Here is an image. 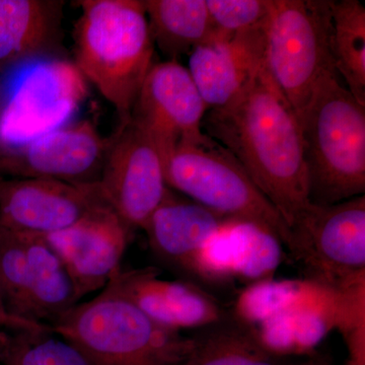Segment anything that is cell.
<instances>
[{"mask_svg": "<svg viewBox=\"0 0 365 365\" xmlns=\"http://www.w3.org/2000/svg\"><path fill=\"white\" fill-rule=\"evenodd\" d=\"M18 235L28 261L34 319L51 327L78 304L73 282L44 235Z\"/></svg>", "mask_w": 365, "mask_h": 365, "instance_id": "19", "label": "cell"}, {"mask_svg": "<svg viewBox=\"0 0 365 365\" xmlns=\"http://www.w3.org/2000/svg\"><path fill=\"white\" fill-rule=\"evenodd\" d=\"M98 184L106 202L132 232L143 230L170 190L162 150L132 120L110 137Z\"/></svg>", "mask_w": 365, "mask_h": 365, "instance_id": "9", "label": "cell"}, {"mask_svg": "<svg viewBox=\"0 0 365 365\" xmlns=\"http://www.w3.org/2000/svg\"><path fill=\"white\" fill-rule=\"evenodd\" d=\"M309 202L329 206L365 195V106L327 71L297 114Z\"/></svg>", "mask_w": 365, "mask_h": 365, "instance_id": "3", "label": "cell"}, {"mask_svg": "<svg viewBox=\"0 0 365 365\" xmlns=\"http://www.w3.org/2000/svg\"><path fill=\"white\" fill-rule=\"evenodd\" d=\"M155 46L169 60L189 55L217 33L205 0L143 1Z\"/></svg>", "mask_w": 365, "mask_h": 365, "instance_id": "20", "label": "cell"}, {"mask_svg": "<svg viewBox=\"0 0 365 365\" xmlns=\"http://www.w3.org/2000/svg\"><path fill=\"white\" fill-rule=\"evenodd\" d=\"M202 130L237 158L288 227L311 205L299 119L265 64L232 102L208 110Z\"/></svg>", "mask_w": 365, "mask_h": 365, "instance_id": "1", "label": "cell"}, {"mask_svg": "<svg viewBox=\"0 0 365 365\" xmlns=\"http://www.w3.org/2000/svg\"><path fill=\"white\" fill-rule=\"evenodd\" d=\"M266 24L232 35L216 33L190 53L187 68L208 110L232 102L265 64Z\"/></svg>", "mask_w": 365, "mask_h": 365, "instance_id": "15", "label": "cell"}, {"mask_svg": "<svg viewBox=\"0 0 365 365\" xmlns=\"http://www.w3.org/2000/svg\"><path fill=\"white\" fill-rule=\"evenodd\" d=\"M289 228L287 251L304 280L340 295L365 288V195L311 204Z\"/></svg>", "mask_w": 365, "mask_h": 365, "instance_id": "7", "label": "cell"}, {"mask_svg": "<svg viewBox=\"0 0 365 365\" xmlns=\"http://www.w3.org/2000/svg\"><path fill=\"white\" fill-rule=\"evenodd\" d=\"M207 111L188 68L176 60H167L151 66L129 120L155 139L165 160L180 143L203 135Z\"/></svg>", "mask_w": 365, "mask_h": 365, "instance_id": "11", "label": "cell"}, {"mask_svg": "<svg viewBox=\"0 0 365 365\" xmlns=\"http://www.w3.org/2000/svg\"><path fill=\"white\" fill-rule=\"evenodd\" d=\"M0 307L4 309V304H2L1 294H0Z\"/></svg>", "mask_w": 365, "mask_h": 365, "instance_id": "30", "label": "cell"}, {"mask_svg": "<svg viewBox=\"0 0 365 365\" xmlns=\"http://www.w3.org/2000/svg\"><path fill=\"white\" fill-rule=\"evenodd\" d=\"M4 73H6V72H4V71H2V69H0V76H2V74Z\"/></svg>", "mask_w": 365, "mask_h": 365, "instance_id": "31", "label": "cell"}, {"mask_svg": "<svg viewBox=\"0 0 365 365\" xmlns=\"http://www.w3.org/2000/svg\"><path fill=\"white\" fill-rule=\"evenodd\" d=\"M1 79L0 150L18 148L71 123L88 93L74 62L34 59Z\"/></svg>", "mask_w": 365, "mask_h": 365, "instance_id": "6", "label": "cell"}, {"mask_svg": "<svg viewBox=\"0 0 365 365\" xmlns=\"http://www.w3.org/2000/svg\"><path fill=\"white\" fill-rule=\"evenodd\" d=\"M330 51L346 88L365 106V9L359 0L333 1Z\"/></svg>", "mask_w": 365, "mask_h": 365, "instance_id": "22", "label": "cell"}, {"mask_svg": "<svg viewBox=\"0 0 365 365\" xmlns=\"http://www.w3.org/2000/svg\"><path fill=\"white\" fill-rule=\"evenodd\" d=\"M0 330L11 331H51L50 326L34 323L26 319L16 318L0 307Z\"/></svg>", "mask_w": 365, "mask_h": 365, "instance_id": "27", "label": "cell"}, {"mask_svg": "<svg viewBox=\"0 0 365 365\" xmlns=\"http://www.w3.org/2000/svg\"><path fill=\"white\" fill-rule=\"evenodd\" d=\"M217 33L232 35L265 25L270 0H205Z\"/></svg>", "mask_w": 365, "mask_h": 365, "instance_id": "26", "label": "cell"}, {"mask_svg": "<svg viewBox=\"0 0 365 365\" xmlns=\"http://www.w3.org/2000/svg\"><path fill=\"white\" fill-rule=\"evenodd\" d=\"M132 234L116 212L104 205L71 227L44 237L66 266L79 302L104 289L121 268Z\"/></svg>", "mask_w": 365, "mask_h": 365, "instance_id": "13", "label": "cell"}, {"mask_svg": "<svg viewBox=\"0 0 365 365\" xmlns=\"http://www.w3.org/2000/svg\"><path fill=\"white\" fill-rule=\"evenodd\" d=\"M227 220L190 199L179 198L170 190L143 230L155 256L194 282L199 255Z\"/></svg>", "mask_w": 365, "mask_h": 365, "instance_id": "16", "label": "cell"}, {"mask_svg": "<svg viewBox=\"0 0 365 365\" xmlns=\"http://www.w3.org/2000/svg\"><path fill=\"white\" fill-rule=\"evenodd\" d=\"M304 281L299 294L279 313L250 328L276 354L287 356L311 351L339 325L342 297Z\"/></svg>", "mask_w": 365, "mask_h": 365, "instance_id": "17", "label": "cell"}, {"mask_svg": "<svg viewBox=\"0 0 365 365\" xmlns=\"http://www.w3.org/2000/svg\"><path fill=\"white\" fill-rule=\"evenodd\" d=\"M112 278L144 314L170 330H199L230 314L200 285L190 280L162 279L155 267L120 268Z\"/></svg>", "mask_w": 365, "mask_h": 365, "instance_id": "14", "label": "cell"}, {"mask_svg": "<svg viewBox=\"0 0 365 365\" xmlns=\"http://www.w3.org/2000/svg\"><path fill=\"white\" fill-rule=\"evenodd\" d=\"M168 187L228 220L255 223L284 247L290 240L287 222L252 181L237 158L204 133L177 145L165 160Z\"/></svg>", "mask_w": 365, "mask_h": 365, "instance_id": "5", "label": "cell"}, {"mask_svg": "<svg viewBox=\"0 0 365 365\" xmlns=\"http://www.w3.org/2000/svg\"><path fill=\"white\" fill-rule=\"evenodd\" d=\"M0 294L7 313L36 323L31 302L30 274L25 247L20 235L1 227Z\"/></svg>", "mask_w": 365, "mask_h": 365, "instance_id": "25", "label": "cell"}, {"mask_svg": "<svg viewBox=\"0 0 365 365\" xmlns=\"http://www.w3.org/2000/svg\"><path fill=\"white\" fill-rule=\"evenodd\" d=\"M1 95H2V81L0 79V101H1Z\"/></svg>", "mask_w": 365, "mask_h": 365, "instance_id": "29", "label": "cell"}, {"mask_svg": "<svg viewBox=\"0 0 365 365\" xmlns=\"http://www.w3.org/2000/svg\"><path fill=\"white\" fill-rule=\"evenodd\" d=\"M235 281L246 287L273 278L284 258L282 242L266 228L255 223L235 222Z\"/></svg>", "mask_w": 365, "mask_h": 365, "instance_id": "24", "label": "cell"}, {"mask_svg": "<svg viewBox=\"0 0 365 365\" xmlns=\"http://www.w3.org/2000/svg\"><path fill=\"white\" fill-rule=\"evenodd\" d=\"M0 364L91 365L78 347L53 330H0Z\"/></svg>", "mask_w": 365, "mask_h": 365, "instance_id": "23", "label": "cell"}, {"mask_svg": "<svg viewBox=\"0 0 365 365\" xmlns=\"http://www.w3.org/2000/svg\"><path fill=\"white\" fill-rule=\"evenodd\" d=\"M91 365H182L192 338L158 325L110 279L96 299L76 304L51 326Z\"/></svg>", "mask_w": 365, "mask_h": 365, "instance_id": "4", "label": "cell"}, {"mask_svg": "<svg viewBox=\"0 0 365 365\" xmlns=\"http://www.w3.org/2000/svg\"><path fill=\"white\" fill-rule=\"evenodd\" d=\"M182 365H302L287 364L262 344L248 326L232 313L212 325L196 330Z\"/></svg>", "mask_w": 365, "mask_h": 365, "instance_id": "21", "label": "cell"}, {"mask_svg": "<svg viewBox=\"0 0 365 365\" xmlns=\"http://www.w3.org/2000/svg\"><path fill=\"white\" fill-rule=\"evenodd\" d=\"M63 1L0 0V69L53 56L61 37Z\"/></svg>", "mask_w": 365, "mask_h": 365, "instance_id": "18", "label": "cell"}, {"mask_svg": "<svg viewBox=\"0 0 365 365\" xmlns=\"http://www.w3.org/2000/svg\"><path fill=\"white\" fill-rule=\"evenodd\" d=\"M333 0H270L265 66L297 114L327 71H336L330 51Z\"/></svg>", "mask_w": 365, "mask_h": 365, "instance_id": "8", "label": "cell"}, {"mask_svg": "<svg viewBox=\"0 0 365 365\" xmlns=\"http://www.w3.org/2000/svg\"><path fill=\"white\" fill-rule=\"evenodd\" d=\"M104 205L108 203L98 182L0 180V227L18 234L46 235L60 232Z\"/></svg>", "mask_w": 365, "mask_h": 365, "instance_id": "12", "label": "cell"}, {"mask_svg": "<svg viewBox=\"0 0 365 365\" xmlns=\"http://www.w3.org/2000/svg\"><path fill=\"white\" fill-rule=\"evenodd\" d=\"M74 32V64L116 110L130 119L144 79L155 64V43L143 1L81 0Z\"/></svg>", "mask_w": 365, "mask_h": 365, "instance_id": "2", "label": "cell"}, {"mask_svg": "<svg viewBox=\"0 0 365 365\" xmlns=\"http://www.w3.org/2000/svg\"><path fill=\"white\" fill-rule=\"evenodd\" d=\"M109 145L110 137L101 135L90 120L71 122L18 148L0 150V176L97 182Z\"/></svg>", "mask_w": 365, "mask_h": 365, "instance_id": "10", "label": "cell"}, {"mask_svg": "<svg viewBox=\"0 0 365 365\" xmlns=\"http://www.w3.org/2000/svg\"><path fill=\"white\" fill-rule=\"evenodd\" d=\"M302 365H330L328 361L325 359H317L309 360V361L304 362Z\"/></svg>", "mask_w": 365, "mask_h": 365, "instance_id": "28", "label": "cell"}]
</instances>
